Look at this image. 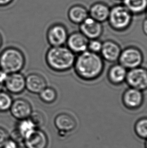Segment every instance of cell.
Here are the masks:
<instances>
[{
  "mask_svg": "<svg viewBox=\"0 0 147 148\" xmlns=\"http://www.w3.org/2000/svg\"><path fill=\"white\" fill-rule=\"evenodd\" d=\"M104 62L99 54L87 50L79 54L74 65L76 74L86 82L97 79L104 69Z\"/></svg>",
  "mask_w": 147,
  "mask_h": 148,
  "instance_id": "obj_1",
  "label": "cell"
},
{
  "mask_svg": "<svg viewBox=\"0 0 147 148\" xmlns=\"http://www.w3.org/2000/svg\"><path fill=\"white\" fill-rule=\"evenodd\" d=\"M75 54L64 46L52 47L46 54V60L51 69L56 72H65L73 67L75 62Z\"/></svg>",
  "mask_w": 147,
  "mask_h": 148,
  "instance_id": "obj_2",
  "label": "cell"
},
{
  "mask_svg": "<svg viewBox=\"0 0 147 148\" xmlns=\"http://www.w3.org/2000/svg\"><path fill=\"white\" fill-rule=\"evenodd\" d=\"M25 64L24 55L18 49L9 47L0 54V69L8 74L20 72Z\"/></svg>",
  "mask_w": 147,
  "mask_h": 148,
  "instance_id": "obj_3",
  "label": "cell"
},
{
  "mask_svg": "<svg viewBox=\"0 0 147 148\" xmlns=\"http://www.w3.org/2000/svg\"><path fill=\"white\" fill-rule=\"evenodd\" d=\"M133 16L123 4H117L110 8L108 21L113 30L122 32L127 30L131 25Z\"/></svg>",
  "mask_w": 147,
  "mask_h": 148,
  "instance_id": "obj_4",
  "label": "cell"
},
{
  "mask_svg": "<svg viewBox=\"0 0 147 148\" xmlns=\"http://www.w3.org/2000/svg\"><path fill=\"white\" fill-rule=\"evenodd\" d=\"M144 61L143 53L135 46L126 47L121 50L118 62L127 70L141 66Z\"/></svg>",
  "mask_w": 147,
  "mask_h": 148,
  "instance_id": "obj_5",
  "label": "cell"
},
{
  "mask_svg": "<svg viewBox=\"0 0 147 148\" xmlns=\"http://www.w3.org/2000/svg\"><path fill=\"white\" fill-rule=\"evenodd\" d=\"M125 82L129 88L142 92L147 90V69L140 66L127 70Z\"/></svg>",
  "mask_w": 147,
  "mask_h": 148,
  "instance_id": "obj_6",
  "label": "cell"
},
{
  "mask_svg": "<svg viewBox=\"0 0 147 148\" xmlns=\"http://www.w3.org/2000/svg\"><path fill=\"white\" fill-rule=\"evenodd\" d=\"M69 34L66 26L60 23L52 24L48 29L46 38L52 47L64 46L67 42Z\"/></svg>",
  "mask_w": 147,
  "mask_h": 148,
  "instance_id": "obj_7",
  "label": "cell"
},
{
  "mask_svg": "<svg viewBox=\"0 0 147 148\" xmlns=\"http://www.w3.org/2000/svg\"><path fill=\"white\" fill-rule=\"evenodd\" d=\"M144 101L143 92L135 88L129 87L125 90L122 96V104L129 110H137L141 107Z\"/></svg>",
  "mask_w": 147,
  "mask_h": 148,
  "instance_id": "obj_8",
  "label": "cell"
},
{
  "mask_svg": "<svg viewBox=\"0 0 147 148\" xmlns=\"http://www.w3.org/2000/svg\"><path fill=\"white\" fill-rule=\"evenodd\" d=\"M80 32L89 40L99 39L103 32L102 23L88 17L79 25Z\"/></svg>",
  "mask_w": 147,
  "mask_h": 148,
  "instance_id": "obj_9",
  "label": "cell"
},
{
  "mask_svg": "<svg viewBox=\"0 0 147 148\" xmlns=\"http://www.w3.org/2000/svg\"><path fill=\"white\" fill-rule=\"evenodd\" d=\"M60 136H65L75 130L77 122L75 118L70 114L61 113L56 116L54 121Z\"/></svg>",
  "mask_w": 147,
  "mask_h": 148,
  "instance_id": "obj_10",
  "label": "cell"
},
{
  "mask_svg": "<svg viewBox=\"0 0 147 148\" xmlns=\"http://www.w3.org/2000/svg\"><path fill=\"white\" fill-rule=\"evenodd\" d=\"M121 50V47L117 42L113 40H108L102 43L100 55L104 61L115 63L118 61Z\"/></svg>",
  "mask_w": 147,
  "mask_h": 148,
  "instance_id": "obj_11",
  "label": "cell"
},
{
  "mask_svg": "<svg viewBox=\"0 0 147 148\" xmlns=\"http://www.w3.org/2000/svg\"><path fill=\"white\" fill-rule=\"evenodd\" d=\"M4 86L10 93L19 94L26 88L25 77L20 72L9 74L4 82Z\"/></svg>",
  "mask_w": 147,
  "mask_h": 148,
  "instance_id": "obj_12",
  "label": "cell"
},
{
  "mask_svg": "<svg viewBox=\"0 0 147 148\" xmlns=\"http://www.w3.org/2000/svg\"><path fill=\"white\" fill-rule=\"evenodd\" d=\"M89 40L80 32L69 35L67 43L68 48L75 54H80L88 50Z\"/></svg>",
  "mask_w": 147,
  "mask_h": 148,
  "instance_id": "obj_13",
  "label": "cell"
},
{
  "mask_svg": "<svg viewBox=\"0 0 147 148\" xmlns=\"http://www.w3.org/2000/svg\"><path fill=\"white\" fill-rule=\"evenodd\" d=\"M13 117L18 120L27 119L32 112L31 104L23 99H18L15 100L10 109Z\"/></svg>",
  "mask_w": 147,
  "mask_h": 148,
  "instance_id": "obj_14",
  "label": "cell"
},
{
  "mask_svg": "<svg viewBox=\"0 0 147 148\" xmlns=\"http://www.w3.org/2000/svg\"><path fill=\"white\" fill-rule=\"evenodd\" d=\"M23 142L26 148H47L48 139L44 131L37 128L23 140Z\"/></svg>",
  "mask_w": 147,
  "mask_h": 148,
  "instance_id": "obj_15",
  "label": "cell"
},
{
  "mask_svg": "<svg viewBox=\"0 0 147 148\" xmlns=\"http://www.w3.org/2000/svg\"><path fill=\"white\" fill-rule=\"evenodd\" d=\"M110 8L103 2L94 3L88 10L89 16L97 21L103 23L108 21Z\"/></svg>",
  "mask_w": 147,
  "mask_h": 148,
  "instance_id": "obj_16",
  "label": "cell"
},
{
  "mask_svg": "<svg viewBox=\"0 0 147 148\" xmlns=\"http://www.w3.org/2000/svg\"><path fill=\"white\" fill-rule=\"evenodd\" d=\"M127 70L119 63L114 64L108 70V80L111 84L114 86L121 85L125 82Z\"/></svg>",
  "mask_w": 147,
  "mask_h": 148,
  "instance_id": "obj_17",
  "label": "cell"
},
{
  "mask_svg": "<svg viewBox=\"0 0 147 148\" xmlns=\"http://www.w3.org/2000/svg\"><path fill=\"white\" fill-rule=\"evenodd\" d=\"M35 124L29 118L19 120L14 131V137L12 138L17 140H23L37 129Z\"/></svg>",
  "mask_w": 147,
  "mask_h": 148,
  "instance_id": "obj_18",
  "label": "cell"
},
{
  "mask_svg": "<svg viewBox=\"0 0 147 148\" xmlns=\"http://www.w3.org/2000/svg\"><path fill=\"white\" fill-rule=\"evenodd\" d=\"M25 84L26 89L34 94L39 95L47 86L45 78L37 73L28 75L25 78Z\"/></svg>",
  "mask_w": 147,
  "mask_h": 148,
  "instance_id": "obj_19",
  "label": "cell"
},
{
  "mask_svg": "<svg viewBox=\"0 0 147 148\" xmlns=\"http://www.w3.org/2000/svg\"><path fill=\"white\" fill-rule=\"evenodd\" d=\"M68 17L72 23L80 25L89 17L88 10L82 5H74L68 10Z\"/></svg>",
  "mask_w": 147,
  "mask_h": 148,
  "instance_id": "obj_20",
  "label": "cell"
},
{
  "mask_svg": "<svg viewBox=\"0 0 147 148\" xmlns=\"http://www.w3.org/2000/svg\"><path fill=\"white\" fill-rule=\"evenodd\" d=\"M123 4L133 15H139L145 13L147 0H122Z\"/></svg>",
  "mask_w": 147,
  "mask_h": 148,
  "instance_id": "obj_21",
  "label": "cell"
},
{
  "mask_svg": "<svg viewBox=\"0 0 147 148\" xmlns=\"http://www.w3.org/2000/svg\"><path fill=\"white\" fill-rule=\"evenodd\" d=\"M135 134L143 140L147 138V117L140 118L135 122L134 126Z\"/></svg>",
  "mask_w": 147,
  "mask_h": 148,
  "instance_id": "obj_22",
  "label": "cell"
},
{
  "mask_svg": "<svg viewBox=\"0 0 147 148\" xmlns=\"http://www.w3.org/2000/svg\"><path fill=\"white\" fill-rule=\"evenodd\" d=\"M40 100L46 104H52L57 98V93L54 88L50 87H46L44 90L39 94Z\"/></svg>",
  "mask_w": 147,
  "mask_h": 148,
  "instance_id": "obj_23",
  "label": "cell"
},
{
  "mask_svg": "<svg viewBox=\"0 0 147 148\" xmlns=\"http://www.w3.org/2000/svg\"><path fill=\"white\" fill-rule=\"evenodd\" d=\"M13 101L7 92H0V112H6L10 110Z\"/></svg>",
  "mask_w": 147,
  "mask_h": 148,
  "instance_id": "obj_24",
  "label": "cell"
},
{
  "mask_svg": "<svg viewBox=\"0 0 147 148\" xmlns=\"http://www.w3.org/2000/svg\"><path fill=\"white\" fill-rule=\"evenodd\" d=\"M29 118L37 128L43 125L44 123V115L39 111H32Z\"/></svg>",
  "mask_w": 147,
  "mask_h": 148,
  "instance_id": "obj_25",
  "label": "cell"
},
{
  "mask_svg": "<svg viewBox=\"0 0 147 148\" xmlns=\"http://www.w3.org/2000/svg\"><path fill=\"white\" fill-rule=\"evenodd\" d=\"M102 43L103 42L99 39L90 40L88 43V50L93 53L100 54L102 47Z\"/></svg>",
  "mask_w": 147,
  "mask_h": 148,
  "instance_id": "obj_26",
  "label": "cell"
},
{
  "mask_svg": "<svg viewBox=\"0 0 147 148\" xmlns=\"http://www.w3.org/2000/svg\"><path fill=\"white\" fill-rule=\"evenodd\" d=\"M9 138L7 132L0 127V148H3L4 144Z\"/></svg>",
  "mask_w": 147,
  "mask_h": 148,
  "instance_id": "obj_27",
  "label": "cell"
},
{
  "mask_svg": "<svg viewBox=\"0 0 147 148\" xmlns=\"http://www.w3.org/2000/svg\"><path fill=\"white\" fill-rule=\"evenodd\" d=\"M19 144L17 140L12 138H9L6 140L3 148H19Z\"/></svg>",
  "mask_w": 147,
  "mask_h": 148,
  "instance_id": "obj_28",
  "label": "cell"
},
{
  "mask_svg": "<svg viewBox=\"0 0 147 148\" xmlns=\"http://www.w3.org/2000/svg\"><path fill=\"white\" fill-rule=\"evenodd\" d=\"M8 74H9L7 73L4 71L0 69V82H2L3 84H4V82H5Z\"/></svg>",
  "mask_w": 147,
  "mask_h": 148,
  "instance_id": "obj_29",
  "label": "cell"
},
{
  "mask_svg": "<svg viewBox=\"0 0 147 148\" xmlns=\"http://www.w3.org/2000/svg\"><path fill=\"white\" fill-rule=\"evenodd\" d=\"M14 0H0V7H5L10 5Z\"/></svg>",
  "mask_w": 147,
  "mask_h": 148,
  "instance_id": "obj_30",
  "label": "cell"
},
{
  "mask_svg": "<svg viewBox=\"0 0 147 148\" xmlns=\"http://www.w3.org/2000/svg\"><path fill=\"white\" fill-rule=\"evenodd\" d=\"M142 30L144 34L147 36V18H146L144 20L142 23Z\"/></svg>",
  "mask_w": 147,
  "mask_h": 148,
  "instance_id": "obj_31",
  "label": "cell"
},
{
  "mask_svg": "<svg viewBox=\"0 0 147 148\" xmlns=\"http://www.w3.org/2000/svg\"><path fill=\"white\" fill-rule=\"evenodd\" d=\"M2 43H3V40H2V37L1 35L0 34V48L1 47L2 45Z\"/></svg>",
  "mask_w": 147,
  "mask_h": 148,
  "instance_id": "obj_32",
  "label": "cell"
},
{
  "mask_svg": "<svg viewBox=\"0 0 147 148\" xmlns=\"http://www.w3.org/2000/svg\"><path fill=\"white\" fill-rule=\"evenodd\" d=\"M4 86V84H2V82H0V92L2 91V88H3V86Z\"/></svg>",
  "mask_w": 147,
  "mask_h": 148,
  "instance_id": "obj_33",
  "label": "cell"
},
{
  "mask_svg": "<svg viewBox=\"0 0 147 148\" xmlns=\"http://www.w3.org/2000/svg\"><path fill=\"white\" fill-rule=\"evenodd\" d=\"M145 148H147V138L146 140H145Z\"/></svg>",
  "mask_w": 147,
  "mask_h": 148,
  "instance_id": "obj_34",
  "label": "cell"
},
{
  "mask_svg": "<svg viewBox=\"0 0 147 148\" xmlns=\"http://www.w3.org/2000/svg\"><path fill=\"white\" fill-rule=\"evenodd\" d=\"M145 13H146V18H147V9H146V10Z\"/></svg>",
  "mask_w": 147,
  "mask_h": 148,
  "instance_id": "obj_35",
  "label": "cell"
},
{
  "mask_svg": "<svg viewBox=\"0 0 147 148\" xmlns=\"http://www.w3.org/2000/svg\"></svg>",
  "mask_w": 147,
  "mask_h": 148,
  "instance_id": "obj_36",
  "label": "cell"
},
{
  "mask_svg": "<svg viewBox=\"0 0 147 148\" xmlns=\"http://www.w3.org/2000/svg\"></svg>",
  "mask_w": 147,
  "mask_h": 148,
  "instance_id": "obj_37",
  "label": "cell"
}]
</instances>
